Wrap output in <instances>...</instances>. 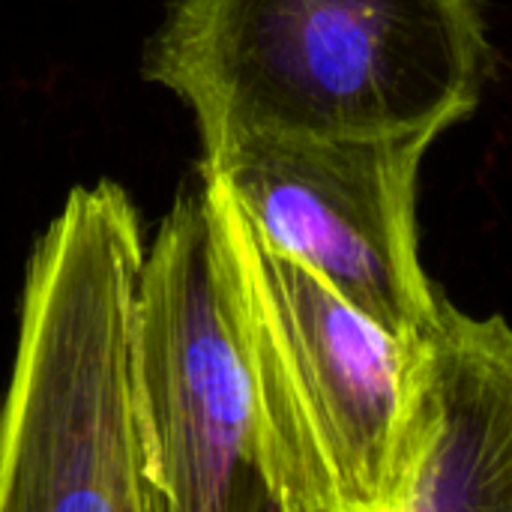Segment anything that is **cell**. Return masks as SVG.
I'll return each instance as SVG.
<instances>
[{"instance_id": "obj_4", "label": "cell", "mask_w": 512, "mask_h": 512, "mask_svg": "<svg viewBox=\"0 0 512 512\" xmlns=\"http://www.w3.org/2000/svg\"><path fill=\"white\" fill-rule=\"evenodd\" d=\"M438 135H246L204 153L252 228L399 336L438 324L444 294L420 261V165Z\"/></svg>"}, {"instance_id": "obj_2", "label": "cell", "mask_w": 512, "mask_h": 512, "mask_svg": "<svg viewBox=\"0 0 512 512\" xmlns=\"http://www.w3.org/2000/svg\"><path fill=\"white\" fill-rule=\"evenodd\" d=\"M144 258L111 180L72 189L36 240L0 405V512H165L138 396Z\"/></svg>"}, {"instance_id": "obj_3", "label": "cell", "mask_w": 512, "mask_h": 512, "mask_svg": "<svg viewBox=\"0 0 512 512\" xmlns=\"http://www.w3.org/2000/svg\"><path fill=\"white\" fill-rule=\"evenodd\" d=\"M216 276L237 327L276 512H393L420 339L351 306L276 252L201 174Z\"/></svg>"}, {"instance_id": "obj_6", "label": "cell", "mask_w": 512, "mask_h": 512, "mask_svg": "<svg viewBox=\"0 0 512 512\" xmlns=\"http://www.w3.org/2000/svg\"><path fill=\"white\" fill-rule=\"evenodd\" d=\"M512 512V327L441 300L420 339L393 512Z\"/></svg>"}, {"instance_id": "obj_5", "label": "cell", "mask_w": 512, "mask_h": 512, "mask_svg": "<svg viewBox=\"0 0 512 512\" xmlns=\"http://www.w3.org/2000/svg\"><path fill=\"white\" fill-rule=\"evenodd\" d=\"M138 396L165 512H276L246 354L216 276L204 189L180 192L147 246Z\"/></svg>"}, {"instance_id": "obj_1", "label": "cell", "mask_w": 512, "mask_h": 512, "mask_svg": "<svg viewBox=\"0 0 512 512\" xmlns=\"http://www.w3.org/2000/svg\"><path fill=\"white\" fill-rule=\"evenodd\" d=\"M489 51L480 0H177L147 75L210 153L246 135H441L480 105Z\"/></svg>"}]
</instances>
